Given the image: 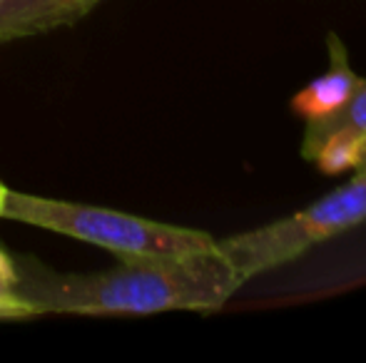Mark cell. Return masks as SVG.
<instances>
[{
  "label": "cell",
  "mask_w": 366,
  "mask_h": 363,
  "mask_svg": "<svg viewBox=\"0 0 366 363\" xmlns=\"http://www.w3.org/2000/svg\"><path fill=\"white\" fill-rule=\"evenodd\" d=\"M15 296L35 314L145 316L162 311H219L242 279L214 244L207 252L172 259L120 262L95 274H60L20 259Z\"/></svg>",
  "instance_id": "cell-1"
},
{
  "label": "cell",
  "mask_w": 366,
  "mask_h": 363,
  "mask_svg": "<svg viewBox=\"0 0 366 363\" xmlns=\"http://www.w3.org/2000/svg\"><path fill=\"white\" fill-rule=\"evenodd\" d=\"M0 217L50 229L92 247L107 249L120 262L187 257V254L207 252L217 244L212 234L199 229L154 222V219L92 207V204L35 197V194L13 192V189H8L5 194Z\"/></svg>",
  "instance_id": "cell-2"
},
{
  "label": "cell",
  "mask_w": 366,
  "mask_h": 363,
  "mask_svg": "<svg viewBox=\"0 0 366 363\" xmlns=\"http://www.w3.org/2000/svg\"><path fill=\"white\" fill-rule=\"evenodd\" d=\"M366 222V172L314 199L290 217L274 219L257 229L217 239V249L239 274L242 284L274 272L339 234Z\"/></svg>",
  "instance_id": "cell-3"
},
{
  "label": "cell",
  "mask_w": 366,
  "mask_h": 363,
  "mask_svg": "<svg viewBox=\"0 0 366 363\" xmlns=\"http://www.w3.org/2000/svg\"><path fill=\"white\" fill-rule=\"evenodd\" d=\"M327 50L329 68L322 75H317L312 83L304 85L290 102L294 115L304 117L307 122L327 120V117L337 115L354 95L357 85L362 83V75L354 73L349 50L337 33L327 35Z\"/></svg>",
  "instance_id": "cell-4"
},
{
  "label": "cell",
  "mask_w": 366,
  "mask_h": 363,
  "mask_svg": "<svg viewBox=\"0 0 366 363\" xmlns=\"http://www.w3.org/2000/svg\"><path fill=\"white\" fill-rule=\"evenodd\" d=\"M102 0H0V45L85 18Z\"/></svg>",
  "instance_id": "cell-5"
},
{
  "label": "cell",
  "mask_w": 366,
  "mask_h": 363,
  "mask_svg": "<svg viewBox=\"0 0 366 363\" xmlns=\"http://www.w3.org/2000/svg\"><path fill=\"white\" fill-rule=\"evenodd\" d=\"M366 150V137L352 135L347 130H337L324 135L307 155V162L317 165L322 175H344V172H357L362 165Z\"/></svg>",
  "instance_id": "cell-6"
},
{
  "label": "cell",
  "mask_w": 366,
  "mask_h": 363,
  "mask_svg": "<svg viewBox=\"0 0 366 363\" xmlns=\"http://www.w3.org/2000/svg\"><path fill=\"white\" fill-rule=\"evenodd\" d=\"M337 130H347L352 135L366 137V78H362V83L357 85L354 95L349 97V102L337 112V115L327 117V120H317V122H307L304 127V137H302V157L307 160V155L314 150L319 140L329 132Z\"/></svg>",
  "instance_id": "cell-7"
},
{
  "label": "cell",
  "mask_w": 366,
  "mask_h": 363,
  "mask_svg": "<svg viewBox=\"0 0 366 363\" xmlns=\"http://www.w3.org/2000/svg\"><path fill=\"white\" fill-rule=\"evenodd\" d=\"M38 316L23 299L18 296H0V321H18V319H30Z\"/></svg>",
  "instance_id": "cell-8"
},
{
  "label": "cell",
  "mask_w": 366,
  "mask_h": 363,
  "mask_svg": "<svg viewBox=\"0 0 366 363\" xmlns=\"http://www.w3.org/2000/svg\"><path fill=\"white\" fill-rule=\"evenodd\" d=\"M15 286H18V264L0 249V296H15Z\"/></svg>",
  "instance_id": "cell-9"
},
{
  "label": "cell",
  "mask_w": 366,
  "mask_h": 363,
  "mask_svg": "<svg viewBox=\"0 0 366 363\" xmlns=\"http://www.w3.org/2000/svg\"><path fill=\"white\" fill-rule=\"evenodd\" d=\"M5 194H8V187L0 182V209H3V202H5Z\"/></svg>",
  "instance_id": "cell-10"
},
{
  "label": "cell",
  "mask_w": 366,
  "mask_h": 363,
  "mask_svg": "<svg viewBox=\"0 0 366 363\" xmlns=\"http://www.w3.org/2000/svg\"><path fill=\"white\" fill-rule=\"evenodd\" d=\"M359 170L366 172V150H364V157H362V165H359ZM359 170H357V172H359Z\"/></svg>",
  "instance_id": "cell-11"
}]
</instances>
